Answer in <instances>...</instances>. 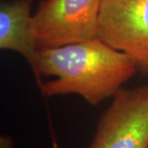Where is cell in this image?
<instances>
[{
	"mask_svg": "<svg viewBox=\"0 0 148 148\" xmlns=\"http://www.w3.org/2000/svg\"><path fill=\"white\" fill-rule=\"evenodd\" d=\"M30 66L44 95L78 94L93 106L112 98L138 70L129 55L99 38L40 48Z\"/></svg>",
	"mask_w": 148,
	"mask_h": 148,
	"instance_id": "obj_1",
	"label": "cell"
},
{
	"mask_svg": "<svg viewBox=\"0 0 148 148\" xmlns=\"http://www.w3.org/2000/svg\"><path fill=\"white\" fill-rule=\"evenodd\" d=\"M102 0H41L32 17L38 49L98 38Z\"/></svg>",
	"mask_w": 148,
	"mask_h": 148,
	"instance_id": "obj_2",
	"label": "cell"
},
{
	"mask_svg": "<svg viewBox=\"0 0 148 148\" xmlns=\"http://www.w3.org/2000/svg\"><path fill=\"white\" fill-rule=\"evenodd\" d=\"M90 148H148V85L121 88L112 97Z\"/></svg>",
	"mask_w": 148,
	"mask_h": 148,
	"instance_id": "obj_3",
	"label": "cell"
},
{
	"mask_svg": "<svg viewBox=\"0 0 148 148\" xmlns=\"http://www.w3.org/2000/svg\"><path fill=\"white\" fill-rule=\"evenodd\" d=\"M98 38L148 73V0H102Z\"/></svg>",
	"mask_w": 148,
	"mask_h": 148,
	"instance_id": "obj_4",
	"label": "cell"
},
{
	"mask_svg": "<svg viewBox=\"0 0 148 148\" xmlns=\"http://www.w3.org/2000/svg\"><path fill=\"white\" fill-rule=\"evenodd\" d=\"M34 0H2L0 5V48L21 55L29 64L38 48L32 35Z\"/></svg>",
	"mask_w": 148,
	"mask_h": 148,
	"instance_id": "obj_5",
	"label": "cell"
}]
</instances>
